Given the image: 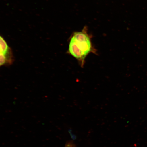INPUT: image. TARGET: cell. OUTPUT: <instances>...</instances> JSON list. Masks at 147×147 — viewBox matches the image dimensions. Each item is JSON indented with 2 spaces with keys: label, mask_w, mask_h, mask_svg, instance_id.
<instances>
[{
  "label": "cell",
  "mask_w": 147,
  "mask_h": 147,
  "mask_svg": "<svg viewBox=\"0 0 147 147\" xmlns=\"http://www.w3.org/2000/svg\"><path fill=\"white\" fill-rule=\"evenodd\" d=\"M65 147H74L71 144H68L67 145V146H66Z\"/></svg>",
  "instance_id": "3957f363"
},
{
  "label": "cell",
  "mask_w": 147,
  "mask_h": 147,
  "mask_svg": "<svg viewBox=\"0 0 147 147\" xmlns=\"http://www.w3.org/2000/svg\"><path fill=\"white\" fill-rule=\"evenodd\" d=\"M93 51L91 42L87 34L82 32L74 33L69 42L68 52L83 66L87 55Z\"/></svg>",
  "instance_id": "6da1fadb"
},
{
  "label": "cell",
  "mask_w": 147,
  "mask_h": 147,
  "mask_svg": "<svg viewBox=\"0 0 147 147\" xmlns=\"http://www.w3.org/2000/svg\"><path fill=\"white\" fill-rule=\"evenodd\" d=\"M13 57L11 48L3 37L0 35V67L10 65L13 62Z\"/></svg>",
  "instance_id": "7a4b0ae2"
}]
</instances>
